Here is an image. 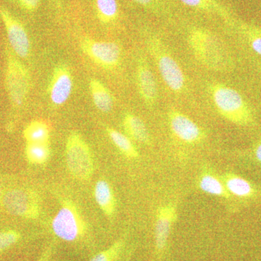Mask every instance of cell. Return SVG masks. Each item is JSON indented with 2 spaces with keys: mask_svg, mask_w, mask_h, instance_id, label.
<instances>
[{
  "mask_svg": "<svg viewBox=\"0 0 261 261\" xmlns=\"http://www.w3.org/2000/svg\"><path fill=\"white\" fill-rule=\"evenodd\" d=\"M189 45L196 60L205 68L226 71L232 65L231 56L221 39L206 29L192 28L187 36Z\"/></svg>",
  "mask_w": 261,
  "mask_h": 261,
  "instance_id": "1",
  "label": "cell"
},
{
  "mask_svg": "<svg viewBox=\"0 0 261 261\" xmlns=\"http://www.w3.org/2000/svg\"><path fill=\"white\" fill-rule=\"evenodd\" d=\"M209 90L216 110L224 119L237 126L254 124L253 111L238 91L216 82L209 85Z\"/></svg>",
  "mask_w": 261,
  "mask_h": 261,
  "instance_id": "2",
  "label": "cell"
},
{
  "mask_svg": "<svg viewBox=\"0 0 261 261\" xmlns=\"http://www.w3.org/2000/svg\"><path fill=\"white\" fill-rule=\"evenodd\" d=\"M146 45L161 78L170 90L181 94L186 88V78L182 68L168 51L166 44L158 36L149 34L145 39Z\"/></svg>",
  "mask_w": 261,
  "mask_h": 261,
  "instance_id": "3",
  "label": "cell"
},
{
  "mask_svg": "<svg viewBox=\"0 0 261 261\" xmlns=\"http://www.w3.org/2000/svg\"><path fill=\"white\" fill-rule=\"evenodd\" d=\"M65 161L68 171L81 181L92 177L94 173L92 153L83 137L78 132H71L65 144Z\"/></svg>",
  "mask_w": 261,
  "mask_h": 261,
  "instance_id": "4",
  "label": "cell"
},
{
  "mask_svg": "<svg viewBox=\"0 0 261 261\" xmlns=\"http://www.w3.org/2000/svg\"><path fill=\"white\" fill-rule=\"evenodd\" d=\"M82 53L96 65L103 69L113 70L119 66L121 60V49L116 42L96 41L89 37L80 40Z\"/></svg>",
  "mask_w": 261,
  "mask_h": 261,
  "instance_id": "5",
  "label": "cell"
},
{
  "mask_svg": "<svg viewBox=\"0 0 261 261\" xmlns=\"http://www.w3.org/2000/svg\"><path fill=\"white\" fill-rule=\"evenodd\" d=\"M31 81L29 70L9 53L5 82L10 99L16 107L21 106L27 99L30 91Z\"/></svg>",
  "mask_w": 261,
  "mask_h": 261,
  "instance_id": "6",
  "label": "cell"
},
{
  "mask_svg": "<svg viewBox=\"0 0 261 261\" xmlns=\"http://www.w3.org/2000/svg\"><path fill=\"white\" fill-rule=\"evenodd\" d=\"M53 231L65 241H73L83 233L84 222L74 205L64 202L51 223Z\"/></svg>",
  "mask_w": 261,
  "mask_h": 261,
  "instance_id": "7",
  "label": "cell"
},
{
  "mask_svg": "<svg viewBox=\"0 0 261 261\" xmlns=\"http://www.w3.org/2000/svg\"><path fill=\"white\" fill-rule=\"evenodd\" d=\"M3 204L9 214L25 219H37L40 214L39 197L29 190H10L3 197Z\"/></svg>",
  "mask_w": 261,
  "mask_h": 261,
  "instance_id": "8",
  "label": "cell"
},
{
  "mask_svg": "<svg viewBox=\"0 0 261 261\" xmlns=\"http://www.w3.org/2000/svg\"><path fill=\"white\" fill-rule=\"evenodd\" d=\"M0 17L6 29L10 46L17 56L27 58L31 53L30 39L23 24L8 10L0 7Z\"/></svg>",
  "mask_w": 261,
  "mask_h": 261,
  "instance_id": "9",
  "label": "cell"
},
{
  "mask_svg": "<svg viewBox=\"0 0 261 261\" xmlns=\"http://www.w3.org/2000/svg\"><path fill=\"white\" fill-rule=\"evenodd\" d=\"M170 128L173 135L188 145H196L205 139V134L188 116L173 108L168 113Z\"/></svg>",
  "mask_w": 261,
  "mask_h": 261,
  "instance_id": "10",
  "label": "cell"
},
{
  "mask_svg": "<svg viewBox=\"0 0 261 261\" xmlns=\"http://www.w3.org/2000/svg\"><path fill=\"white\" fill-rule=\"evenodd\" d=\"M73 86V76L69 67L63 63L57 65L48 85L50 102L56 106L64 105L71 95Z\"/></svg>",
  "mask_w": 261,
  "mask_h": 261,
  "instance_id": "11",
  "label": "cell"
},
{
  "mask_svg": "<svg viewBox=\"0 0 261 261\" xmlns=\"http://www.w3.org/2000/svg\"><path fill=\"white\" fill-rule=\"evenodd\" d=\"M178 217L177 204L169 202L160 205L155 215L154 242L156 250L163 254L166 250L171 228Z\"/></svg>",
  "mask_w": 261,
  "mask_h": 261,
  "instance_id": "12",
  "label": "cell"
},
{
  "mask_svg": "<svg viewBox=\"0 0 261 261\" xmlns=\"http://www.w3.org/2000/svg\"><path fill=\"white\" fill-rule=\"evenodd\" d=\"M136 79L141 99L149 108L153 107L159 97L158 85L148 61L142 56L137 58Z\"/></svg>",
  "mask_w": 261,
  "mask_h": 261,
  "instance_id": "13",
  "label": "cell"
},
{
  "mask_svg": "<svg viewBox=\"0 0 261 261\" xmlns=\"http://www.w3.org/2000/svg\"><path fill=\"white\" fill-rule=\"evenodd\" d=\"M89 91L95 107L102 113H109L114 106V99L111 91L97 79H91L89 83Z\"/></svg>",
  "mask_w": 261,
  "mask_h": 261,
  "instance_id": "14",
  "label": "cell"
},
{
  "mask_svg": "<svg viewBox=\"0 0 261 261\" xmlns=\"http://www.w3.org/2000/svg\"><path fill=\"white\" fill-rule=\"evenodd\" d=\"M123 129L130 138L140 143L150 145V136L144 121L133 113L127 112L123 118Z\"/></svg>",
  "mask_w": 261,
  "mask_h": 261,
  "instance_id": "15",
  "label": "cell"
},
{
  "mask_svg": "<svg viewBox=\"0 0 261 261\" xmlns=\"http://www.w3.org/2000/svg\"><path fill=\"white\" fill-rule=\"evenodd\" d=\"M222 179L230 195L243 198H250L256 194V190L250 182L234 173H225Z\"/></svg>",
  "mask_w": 261,
  "mask_h": 261,
  "instance_id": "16",
  "label": "cell"
},
{
  "mask_svg": "<svg viewBox=\"0 0 261 261\" xmlns=\"http://www.w3.org/2000/svg\"><path fill=\"white\" fill-rule=\"evenodd\" d=\"M94 197L105 214L112 216L116 210V199L112 188L106 180H99L94 188Z\"/></svg>",
  "mask_w": 261,
  "mask_h": 261,
  "instance_id": "17",
  "label": "cell"
},
{
  "mask_svg": "<svg viewBox=\"0 0 261 261\" xmlns=\"http://www.w3.org/2000/svg\"><path fill=\"white\" fill-rule=\"evenodd\" d=\"M198 186L202 192L209 195L228 199L231 197L224 182L210 171H204L199 178Z\"/></svg>",
  "mask_w": 261,
  "mask_h": 261,
  "instance_id": "18",
  "label": "cell"
},
{
  "mask_svg": "<svg viewBox=\"0 0 261 261\" xmlns=\"http://www.w3.org/2000/svg\"><path fill=\"white\" fill-rule=\"evenodd\" d=\"M49 127L45 122L35 120L25 127L23 137L27 143H49Z\"/></svg>",
  "mask_w": 261,
  "mask_h": 261,
  "instance_id": "19",
  "label": "cell"
},
{
  "mask_svg": "<svg viewBox=\"0 0 261 261\" xmlns=\"http://www.w3.org/2000/svg\"><path fill=\"white\" fill-rule=\"evenodd\" d=\"M106 132L113 143L123 155L129 159H137L140 157L137 147L126 135L111 127H107Z\"/></svg>",
  "mask_w": 261,
  "mask_h": 261,
  "instance_id": "20",
  "label": "cell"
},
{
  "mask_svg": "<svg viewBox=\"0 0 261 261\" xmlns=\"http://www.w3.org/2000/svg\"><path fill=\"white\" fill-rule=\"evenodd\" d=\"M95 5L98 18L102 23L109 24L118 18L117 0H96Z\"/></svg>",
  "mask_w": 261,
  "mask_h": 261,
  "instance_id": "21",
  "label": "cell"
},
{
  "mask_svg": "<svg viewBox=\"0 0 261 261\" xmlns=\"http://www.w3.org/2000/svg\"><path fill=\"white\" fill-rule=\"evenodd\" d=\"M25 154L29 162L33 164H44L50 156L49 143H27Z\"/></svg>",
  "mask_w": 261,
  "mask_h": 261,
  "instance_id": "22",
  "label": "cell"
},
{
  "mask_svg": "<svg viewBox=\"0 0 261 261\" xmlns=\"http://www.w3.org/2000/svg\"><path fill=\"white\" fill-rule=\"evenodd\" d=\"M240 32L247 45L261 56V29L243 25L240 27Z\"/></svg>",
  "mask_w": 261,
  "mask_h": 261,
  "instance_id": "23",
  "label": "cell"
},
{
  "mask_svg": "<svg viewBox=\"0 0 261 261\" xmlns=\"http://www.w3.org/2000/svg\"><path fill=\"white\" fill-rule=\"evenodd\" d=\"M123 246V241H118L108 250L98 253L90 261H113L119 255Z\"/></svg>",
  "mask_w": 261,
  "mask_h": 261,
  "instance_id": "24",
  "label": "cell"
},
{
  "mask_svg": "<svg viewBox=\"0 0 261 261\" xmlns=\"http://www.w3.org/2000/svg\"><path fill=\"white\" fill-rule=\"evenodd\" d=\"M184 4L191 8L204 10H218L221 11V8L212 0H180Z\"/></svg>",
  "mask_w": 261,
  "mask_h": 261,
  "instance_id": "25",
  "label": "cell"
},
{
  "mask_svg": "<svg viewBox=\"0 0 261 261\" xmlns=\"http://www.w3.org/2000/svg\"><path fill=\"white\" fill-rule=\"evenodd\" d=\"M20 239V234L17 231H1L0 232V251L8 248L14 245Z\"/></svg>",
  "mask_w": 261,
  "mask_h": 261,
  "instance_id": "26",
  "label": "cell"
},
{
  "mask_svg": "<svg viewBox=\"0 0 261 261\" xmlns=\"http://www.w3.org/2000/svg\"><path fill=\"white\" fill-rule=\"evenodd\" d=\"M18 4L27 12H34L39 8L42 0H17Z\"/></svg>",
  "mask_w": 261,
  "mask_h": 261,
  "instance_id": "27",
  "label": "cell"
},
{
  "mask_svg": "<svg viewBox=\"0 0 261 261\" xmlns=\"http://www.w3.org/2000/svg\"><path fill=\"white\" fill-rule=\"evenodd\" d=\"M132 1L141 5V6H143L144 8H149V9L152 8L154 5L153 0H132Z\"/></svg>",
  "mask_w": 261,
  "mask_h": 261,
  "instance_id": "28",
  "label": "cell"
},
{
  "mask_svg": "<svg viewBox=\"0 0 261 261\" xmlns=\"http://www.w3.org/2000/svg\"><path fill=\"white\" fill-rule=\"evenodd\" d=\"M254 155H255V159L261 163V142L254 149Z\"/></svg>",
  "mask_w": 261,
  "mask_h": 261,
  "instance_id": "29",
  "label": "cell"
},
{
  "mask_svg": "<svg viewBox=\"0 0 261 261\" xmlns=\"http://www.w3.org/2000/svg\"><path fill=\"white\" fill-rule=\"evenodd\" d=\"M50 250H47V252H45V253L43 255V256L41 257L40 260L39 261H48L49 260V255H50Z\"/></svg>",
  "mask_w": 261,
  "mask_h": 261,
  "instance_id": "30",
  "label": "cell"
},
{
  "mask_svg": "<svg viewBox=\"0 0 261 261\" xmlns=\"http://www.w3.org/2000/svg\"><path fill=\"white\" fill-rule=\"evenodd\" d=\"M0 193H1V190H0Z\"/></svg>",
  "mask_w": 261,
  "mask_h": 261,
  "instance_id": "31",
  "label": "cell"
}]
</instances>
